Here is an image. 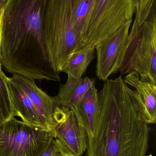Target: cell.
Here are the masks:
<instances>
[{"label": "cell", "instance_id": "7", "mask_svg": "<svg viewBox=\"0 0 156 156\" xmlns=\"http://www.w3.org/2000/svg\"><path fill=\"white\" fill-rule=\"evenodd\" d=\"M57 124L52 132L54 143L63 156H81L87 150L88 135L74 112L67 108H57Z\"/></svg>", "mask_w": 156, "mask_h": 156}, {"label": "cell", "instance_id": "18", "mask_svg": "<svg viewBox=\"0 0 156 156\" xmlns=\"http://www.w3.org/2000/svg\"><path fill=\"white\" fill-rule=\"evenodd\" d=\"M40 156H63L60 153L54 143V139L51 141L46 150Z\"/></svg>", "mask_w": 156, "mask_h": 156}, {"label": "cell", "instance_id": "14", "mask_svg": "<svg viewBox=\"0 0 156 156\" xmlns=\"http://www.w3.org/2000/svg\"><path fill=\"white\" fill-rule=\"evenodd\" d=\"M95 47L87 45L71 55L60 72L67 74V78L80 79L95 58Z\"/></svg>", "mask_w": 156, "mask_h": 156}, {"label": "cell", "instance_id": "8", "mask_svg": "<svg viewBox=\"0 0 156 156\" xmlns=\"http://www.w3.org/2000/svg\"><path fill=\"white\" fill-rule=\"evenodd\" d=\"M132 20L128 21L106 40L95 47L97 55L96 75L105 81L117 73L122 66Z\"/></svg>", "mask_w": 156, "mask_h": 156}, {"label": "cell", "instance_id": "11", "mask_svg": "<svg viewBox=\"0 0 156 156\" xmlns=\"http://www.w3.org/2000/svg\"><path fill=\"white\" fill-rule=\"evenodd\" d=\"M9 87L13 103L14 116L20 117L28 125L49 132L45 122L31 99L9 77Z\"/></svg>", "mask_w": 156, "mask_h": 156}, {"label": "cell", "instance_id": "15", "mask_svg": "<svg viewBox=\"0 0 156 156\" xmlns=\"http://www.w3.org/2000/svg\"><path fill=\"white\" fill-rule=\"evenodd\" d=\"M94 0H74L73 20L76 33L79 39L80 49L86 32Z\"/></svg>", "mask_w": 156, "mask_h": 156}, {"label": "cell", "instance_id": "13", "mask_svg": "<svg viewBox=\"0 0 156 156\" xmlns=\"http://www.w3.org/2000/svg\"><path fill=\"white\" fill-rule=\"evenodd\" d=\"M95 83V79L89 77L78 79L67 78L65 83L60 84L58 94L56 96L58 104L60 107L74 110Z\"/></svg>", "mask_w": 156, "mask_h": 156}, {"label": "cell", "instance_id": "6", "mask_svg": "<svg viewBox=\"0 0 156 156\" xmlns=\"http://www.w3.org/2000/svg\"><path fill=\"white\" fill-rule=\"evenodd\" d=\"M53 139L51 132L13 116L0 124V156H40Z\"/></svg>", "mask_w": 156, "mask_h": 156}, {"label": "cell", "instance_id": "10", "mask_svg": "<svg viewBox=\"0 0 156 156\" xmlns=\"http://www.w3.org/2000/svg\"><path fill=\"white\" fill-rule=\"evenodd\" d=\"M124 80L126 84L135 89L134 94L145 122L148 125L156 124V85L142 81L136 72L129 73Z\"/></svg>", "mask_w": 156, "mask_h": 156}, {"label": "cell", "instance_id": "17", "mask_svg": "<svg viewBox=\"0 0 156 156\" xmlns=\"http://www.w3.org/2000/svg\"><path fill=\"white\" fill-rule=\"evenodd\" d=\"M137 24L142 26L156 10V0H132Z\"/></svg>", "mask_w": 156, "mask_h": 156}, {"label": "cell", "instance_id": "16", "mask_svg": "<svg viewBox=\"0 0 156 156\" xmlns=\"http://www.w3.org/2000/svg\"><path fill=\"white\" fill-rule=\"evenodd\" d=\"M14 109L9 87V77L0 69V124L14 116Z\"/></svg>", "mask_w": 156, "mask_h": 156}, {"label": "cell", "instance_id": "20", "mask_svg": "<svg viewBox=\"0 0 156 156\" xmlns=\"http://www.w3.org/2000/svg\"><path fill=\"white\" fill-rule=\"evenodd\" d=\"M6 1V0H0V9L2 8Z\"/></svg>", "mask_w": 156, "mask_h": 156}, {"label": "cell", "instance_id": "12", "mask_svg": "<svg viewBox=\"0 0 156 156\" xmlns=\"http://www.w3.org/2000/svg\"><path fill=\"white\" fill-rule=\"evenodd\" d=\"M81 125L84 128L88 139L94 136L100 115L98 91L95 84L87 91L78 106L72 110Z\"/></svg>", "mask_w": 156, "mask_h": 156}, {"label": "cell", "instance_id": "9", "mask_svg": "<svg viewBox=\"0 0 156 156\" xmlns=\"http://www.w3.org/2000/svg\"><path fill=\"white\" fill-rule=\"evenodd\" d=\"M10 80L18 85L31 99L45 122L49 132L52 133L57 125L56 112L60 107L56 96L52 97L42 90L34 80L18 75H13Z\"/></svg>", "mask_w": 156, "mask_h": 156}, {"label": "cell", "instance_id": "1", "mask_svg": "<svg viewBox=\"0 0 156 156\" xmlns=\"http://www.w3.org/2000/svg\"><path fill=\"white\" fill-rule=\"evenodd\" d=\"M98 95L100 118L87 156H146L150 129L133 90L122 75L105 81Z\"/></svg>", "mask_w": 156, "mask_h": 156}, {"label": "cell", "instance_id": "4", "mask_svg": "<svg viewBox=\"0 0 156 156\" xmlns=\"http://www.w3.org/2000/svg\"><path fill=\"white\" fill-rule=\"evenodd\" d=\"M119 71L122 75L136 72L142 81L156 85V10L142 26L134 20Z\"/></svg>", "mask_w": 156, "mask_h": 156}, {"label": "cell", "instance_id": "5", "mask_svg": "<svg viewBox=\"0 0 156 156\" xmlns=\"http://www.w3.org/2000/svg\"><path fill=\"white\" fill-rule=\"evenodd\" d=\"M134 13L132 0H94L81 48L95 47L108 39L132 20Z\"/></svg>", "mask_w": 156, "mask_h": 156}, {"label": "cell", "instance_id": "19", "mask_svg": "<svg viewBox=\"0 0 156 156\" xmlns=\"http://www.w3.org/2000/svg\"><path fill=\"white\" fill-rule=\"evenodd\" d=\"M3 9H0V69H2V64L1 61V45L2 41V27L3 22Z\"/></svg>", "mask_w": 156, "mask_h": 156}, {"label": "cell", "instance_id": "2", "mask_svg": "<svg viewBox=\"0 0 156 156\" xmlns=\"http://www.w3.org/2000/svg\"><path fill=\"white\" fill-rule=\"evenodd\" d=\"M47 0H6L1 44L23 48L46 44L44 19Z\"/></svg>", "mask_w": 156, "mask_h": 156}, {"label": "cell", "instance_id": "3", "mask_svg": "<svg viewBox=\"0 0 156 156\" xmlns=\"http://www.w3.org/2000/svg\"><path fill=\"white\" fill-rule=\"evenodd\" d=\"M74 0H47L44 31L53 64L58 72L72 53L80 48L73 20Z\"/></svg>", "mask_w": 156, "mask_h": 156}]
</instances>
